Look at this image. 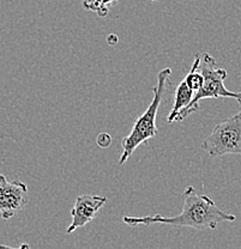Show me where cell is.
<instances>
[{
  "mask_svg": "<svg viewBox=\"0 0 241 249\" xmlns=\"http://www.w3.org/2000/svg\"><path fill=\"white\" fill-rule=\"evenodd\" d=\"M184 206L181 213L174 217L161 214L147 217L125 216L123 222L130 227L151 224H167L172 227H187L197 230H214L221 222H234L235 216L222 211L208 196H199L192 186H188L183 194Z\"/></svg>",
  "mask_w": 241,
  "mask_h": 249,
  "instance_id": "6da1fadb",
  "label": "cell"
},
{
  "mask_svg": "<svg viewBox=\"0 0 241 249\" xmlns=\"http://www.w3.org/2000/svg\"><path fill=\"white\" fill-rule=\"evenodd\" d=\"M170 76H172V70L169 67H166L157 74V84L156 87L152 88L154 97H152L149 107L137 119L129 136H126L125 138L121 140L123 154H121L120 160H119V164L120 165L125 164L126 160L131 157V155L133 154L137 147L148 142L150 139L155 138L159 133L156 127L157 111H159L161 102H162L166 84L169 82Z\"/></svg>",
  "mask_w": 241,
  "mask_h": 249,
  "instance_id": "7a4b0ae2",
  "label": "cell"
},
{
  "mask_svg": "<svg viewBox=\"0 0 241 249\" xmlns=\"http://www.w3.org/2000/svg\"><path fill=\"white\" fill-rule=\"evenodd\" d=\"M198 71L203 76V84L194 92L192 100L183 111L178 114L175 121L181 123L188 115L199 109V102L205 98H234L241 106V92L230 91L225 88L224 79L227 71L216 66V60L209 53H199Z\"/></svg>",
  "mask_w": 241,
  "mask_h": 249,
  "instance_id": "3957f363",
  "label": "cell"
},
{
  "mask_svg": "<svg viewBox=\"0 0 241 249\" xmlns=\"http://www.w3.org/2000/svg\"><path fill=\"white\" fill-rule=\"evenodd\" d=\"M201 147L212 157L241 155V111L216 124Z\"/></svg>",
  "mask_w": 241,
  "mask_h": 249,
  "instance_id": "277c9868",
  "label": "cell"
},
{
  "mask_svg": "<svg viewBox=\"0 0 241 249\" xmlns=\"http://www.w3.org/2000/svg\"><path fill=\"white\" fill-rule=\"evenodd\" d=\"M28 202L27 185L19 180L9 181L6 176L0 174V217L4 220L11 219Z\"/></svg>",
  "mask_w": 241,
  "mask_h": 249,
  "instance_id": "5b68a950",
  "label": "cell"
},
{
  "mask_svg": "<svg viewBox=\"0 0 241 249\" xmlns=\"http://www.w3.org/2000/svg\"><path fill=\"white\" fill-rule=\"evenodd\" d=\"M107 202V198L96 194H83L76 199L74 209L71 210L72 222L67 228L66 233H72L79 228L89 224L96 217L102 206Z\"/></svg>",
  "mask_w": 241,
  "mask_h": 249,
  "instance_id": "8992f818",
  "label": "cell"
},
{
  "mask_svg": "<svg viewBox=\"0 0 241 249\" xmlns=\"http://www.w3.org/2000/svg\"><path fill=\"white\" fill-rule=\"evenodd\" d=\"M194 92L190 88L187 87L185 80H181L178 84L177 89H175V98H174V106H173V109L170 110L169 115H168L167 121L169 124L174 123L175 118L180 111H183L184 109L188 106V103L192 100Z\"/></svg>",
  "mask_w": 241,
  "mask_h": 249,
  "instance_id": "52a82bcc",
  "label": "cell"
},
{
  "mask_svg": "<svg viewBox=\"0 0 241 249\" xmlns=\"http://www.w3.org/2000/svg\"><path fill=\"white\" fill-rule=\"evenodd\" d=\"M119 0H83V7L88 11L95 12L98 17H107L110 9L118 4Z\"/></svg>",
  "mask_w": 241,
  "mask_h": 249,
  "instance_id": "ba28073f",
  "label": "cell"
},
{
  "mask_svg": "<svg viewBox=\"0 0 241 249\" xmlns=\"http://www.w3.org/2000/svg\"><path fill=\"white\" fill-rule=\"evenodd\" d=\"M96 142L100 147H108L111 145V142H112V137L108 133H101L98 134Z\"/></svg>",
  "mask_w": 241,
  "mask_h": 249,
  "instance_id": "9c48e42d",
  "label": "cell"
},
{
  "mask_svg": "<svg viewBox=\"0 0 241 249\" xmlns=\"http://www.w3.org/2000/svg\"><path fill=\"white\" fill-rule=\"evenodd\" d=\"M152 1H157V0H152Z\"/></svg>",
  "mask_w": 241,
  "mask_h": 249,
  "instance_id": "30bf717a",
  "label": "cell"
}]
</instances>
